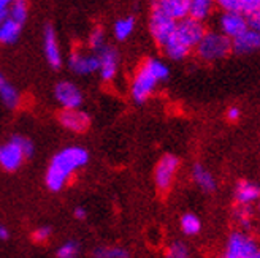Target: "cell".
I'll return each instance as SVG.
<instances>
[{
    "mask_svg": "<svg viewBox=\"0 0 260 258\" xmlns=\"http://www.w3.org/2000/svg\"><path fill=\"white\" fill-rule=\"evenodd\" d=\"M205 32L206 30H205L203 21L193 19L190 16H186L183 19L176 21L173 33L162 46L164 53L172 60L186 59L192 53V49H195V46L199 45Z\"/></svg>",
    "mask_w": 260,
    "mask_h": 258,
    "instance_id": "cell-1",
    "label": "cell"
},
{
    "mask_svg": "<svg viewBox=\"0 0 260 258\" xmlns=\"http://www.w3.org/2000/svg\"><path fill=\"white\" fill-rule=\"evenodd\" d=\"M89 160V154L83 148H65L53 157L46 171V186L51 192H59L69 177L84 166Z\"/></svg>",
    "mask_w": 260,
    "mask_h": 258,
    "instance_id": "cell-2",
    "label": "cell"
},
{
    "mask_svg": "<svg viewBox=\"0 0 260 258\" xmlns=\"http://www.w3.org/2000/svg\"><path fill=\"white\" fill-rule=\"evenodd\" d=\"M170 76V70L157 59H148L132 83V97L137 103H145L154 92L159 81H165Z\"/></svg>",
    "mask_w": 260,
    "mask_h": 258,
    "instance_id": "cell-3",
    "label": "cell"
},
{
    "mask_svg": "<svg viewBox=\"0 0 260 258\" xmlns=\"http://www.w3.org/2000/svg\"><path fill=\"white\" fill-rule=\"evenodd\" d=\"M195 51L205 62L222 60L232 53V38L222 32H205L199 45L195 46Z\"/></svg>",
    "mask_w": 260,
    "mask_h": 258,
    "instance_id": "cell-4",
    "label": "cell"
},
{
    "mask_svg": "<svg viewBox=\"0 0 260 258\" xmlns=\"http://www.w3.org/2000/svg\"><path fill=\"white\" fill-rule=\"evenodd\" d=\"M258 250L257 242L252 236L235 231L227 239L224 256L225 258H254L255 252Z\"/></svg>",
    "mask_w": 260,
    "mask_h": 258,
    "instance_id": "cell-5",
    "label": "cell"
},
{
    "mask_svg": "<svg viewBox=\"0 0 260 258\" xmlns=\"http://www.w3.org/2000/svg\"><path fill=\"white\" fill-rule=\"evenodd\" d=\"M175 25H176V21L173 18L165 15L159 7H155L152 4V11H151V18H149V30H151L154 42L160 48L165 45V42L173 33Z\"/></svg>",
    "mask_w": 260,
    "mask_h": 258,
    "instance_id": "cell-6",
    "label": "cell"
},
{
    "mask_svg": "<svg viewBox=\"0 0 260 258\" xmlns=\"http://www.w3.org/2000/svg\"><path fill=\"white\" fill-rule=\"evenodd\" d=\"M178 168H179V159L172 156V154H165L159 160L157 166H155V173H154V180L159 190L165 192L172 187Z\"/></svg>",
    "mask_w": 260,
    "mask_h": 258,
    "instance_id": "cell-7",
    "label": "cell"
},
{
    "mask_svg": "<svg viewBox=\"0 0 260 258\" xmlns=\"http://www.w3.org/2000/svg\"><path fill=\"white\" fill-rule=\"evenodd\" d=\"M249 27L248 24V16L243 15V13H237V11H224L219 18V29L224 35H227L229 38L237 36L238 33H241L243 30H246Z\"/></svg>",
    "mask_w": 260,
    "mask_h": 258,
    "instance_id": "cell-8",
    "label": "cell"
},
{
    "mask_svg": "<svg viewBox=\"0 0 260 258\" xmlns=\"http://www.w3.org/2000/svg\"><path fill=\"white\" fill-rule=\"evenodd\" d=\"M257 49H260V32L252 27H248L232 38V53L251 54Z\"/></svg>",
    "mask_w": 260,
    "mask_h": 258,
    "instance_id": "cell-9",
    "label": "cell"
},
{
    "mask_svg": "<svg viewBox=\"0 0 260 258\" xmlns=\"http://www.w3.org/2000/svg\"><path fill=\"white\" fill-rule=\"evenodd\" d=\"M54 95L63 108H80L83 103L81 90L69 81L59 83L54 89Z\"/></svg>",
    "mask_w": 260,
    "mask_h": 258,
    "instance_id": "cell-10",
    "label": "cell"
},
{
    "mask_svg": "<svg viewBox=\"0 0 260 258\" xmlns=\"http://www.w3.org/2000/svg\"><path fill=\"white\" fill-rule=\"evenodd\" d=\"M100 54H99V71L102 80L105 81H111L116 73H118V53L110 48V46H102L100 49Z\"/></svg>",
    "mask_w": 260,
    "mask_h": 258,
    "instance_id": "cell-11",
    "label": "cell"
},
{
    "mask_svg": "<svg viewBox=\"0 0 260 258\" xmlns=\"http://www.w3.org/2000/svg\"><path fill=\"white\" fill-rule=\"evenodd\" d=\"M60 124L72 132H84L90 124V118L78 108H65L59 114Z\"/></svg>",
    "mask_w": 260,
    "mask_h": 258,
    "instance_id": "cell-12",
    "label": "cell"
},
{
    "mask_svg": "<svg viewBox=\"0 0 260 258\" xmlns=\"http://www.w3.org/2000/svg\"><path fill=\"white\" fill-rule=\"evenodd\" d=\"M24 159L25 156L22 149L13 139L4 148H0V165H2V168L7 171H16Z\"/></svg>",
    "mask_w": 260,
    "mask_h": 258,
    "instance_id": "cell-13",
    "label": "cell"
},
{
    "mask_svg": "<svg viewBox=\"0 0 260 258\" xmlns=\"http://www.w3.org/2000/svg\"><path fill=\"white\" fill-rule=\"evenodd\" d=\"M45 54L51 67L56 70L60 68L62 57H60V51H59L57 38H56V32L53 29V25H46V29H45Z\"/></svg>",
    "mask_w": 260,
    "mask_h": 258,
    "instance_id": "cell-14",
    "label": "cell"
},
{
    "mask_svg": "<svg viewBox=\"0 0 260 258\" xmlns=\"http://www.w3.org/2000/svg\"><path fill=\"white\" fill-rule=\"evenodd\" d=\"M154 5L175 21L189 16V0H154Z\"/></svg>",
    "mask_w": 260,
    "mask_h": 258,
    "instance_id": "cell-15",
    "label": "cell"
},
{
    "mask_svg": "<svg viewBox=\"0 0 260 258\" xmlns=\"http://www.w3.org/2000/svg\"><path fill=\"white\" fill-rule=\"evenodd\" d=\"M260 200V187L251 180H240L235 186V201L238 204L251 206Z\"/></svg>",
    "mask_w": 260,
    "mask_h": 258,
    "instance_id": "cell-16",
    "label": "cell"
},
{
    "mask_svg": "<svg viewBox=\"0 0 260 258\" xmlns=\"http://www.w3.org/2000/svg\"><path fill=\"white\" fill-rule=\"evenodd\" d=\"M70 68L78 75H89L99 70V56H83L75 53L69 60Z\"/></svg>",
    "mask_w": 260,
    "mask_h": 258,
    "instance_id": "cell-17",
    "label": "cell"
},
{
    "mask_svg": "<svg viewBox=\"0 0 260 258\" xmlns=\"http://www.w3.org/2000/svg\"><path fill=\"white\" fill-rule=\"evenodd\" d=\"M216 5L222 8V11H237L249 16L260 8V0H216Z\"/></svg>",
    "mask_w": 260,
    "mask_h": 258,
    "instance_id": "cell-18",
    "label": "cell"
},
{
    "mask_svg": "<svg viewBox=\"0 0 260 258\" xmlns=\"http://www.w3.org/2000/svg\"><path fill=\"white\" fill-rule=\"evenodd\" d=\"M21 27H22V24L13 21V19H10L7 16V19L2 24H0V43H2V45L15 43L19 38Z\"/></svg>",
    "mask_w": 260,
    "mask_h": 258,
    "instance_id": "cell-19",
    "label": "cell"
},
{
    "mask_svg": "<svg viewBox=\"0 0 260 258\" xmlns=\"http://www.w3.org/2000/svg\"><path fill=\"white\" fill-rule=\"evenodd\" d=\"M192 177L195 180V184H197L202 190L205 192H214L216 190V179L214 176L208 171L205 166L202 165H195L193 170H192Z\"/></svg>",
    "mask_w": 260,
    "mask_h": 258,
    "instance_id": "cell-20",
    "label": "cell"
},
{
    "mask_svg": "<svg viewBox=\"0 0 260 258\" xmlns=\"http://www.w3.org/2000/svg\"><path fill=\"white\" fill-rule=\"evenodd\" d=\"M216 0H189V16L199 21H205L211 15Z\"/></svg>",
    "mask_w": 260,
    "mask_h": 258,
    "instance_id": "cell-21",
    "label": "cell"
},
{
    "mask_svg": "<svg viewBox=\"0 0 260 258\" xmlns=\"http://www.w3.org/2000/svg\"><path fill=\"white\" fill-rule=\"evenodd\" d=\"M0 98L5 103L8 108H16L19 103V94L15 89V86H11L5 76L0 73Z\"/></svg>",
    "mask_w": 260,
    "mask_h": 258,
    "instance_id": "cell-22",
    "label": "cell"
},
{
    "mask_svg": "<svg viewBox=\"0 0 260 258\" xmlns=\"http://www.w3.org/2000/svg\"><path fill=\"white\" fill-rule=\"evenodd\" d=\"M7 15L10 19L24 24V21L27 19V2L25 0H15V2H11V5L7 8Z\"/></svg>",
    "mask_w": 260,
    "mask_h": 258,
    "instance_id": "cell-23",
    "label": "cell"
},
{
    "mask_svg": "<svg viewBox=\"0 0 260 258\" xmlns=\"http://www.w3.org/2000/svg\"><path fill=\"white\" fill-rule=\"evenodd\" d=\"M181 230L187 236H195L200 233L202 230V222L195 214H184L181 217Z\"/></svg>",
    "mask_w": 260,
    "mask_h": 258,
    "instance_id": "cell-24",
    "label": "cell"
},
{
    "mask_svg": "<svg viewBox=\"0 0 260 258\" xmlns=\"http://www.w3.org/2000/svg\"><path fill=\"white\" fill-rule=\"evenodd\" d=\"M135 27V19L134 18H125L114 24V35L118 40H125V38L134 32Z\"/></svg>",
    "mask_w": 260,
    "mask_h": 258,
    "instance_id": "cell-25",
    "label": "cell"
},
{
    "mask_svg": "<svg viewBox=\"0 0 260 258\" xmlns=\"http://www.w3.org/2000/svg\"><path fill=\"white\" fill-rule=\"evenodd\" d=\"M235 218L237 222L243 227V228H249L251 222H252V212L251 208L246 204H238V208L235 211Z\"/></svg>",
    "mask_w": 260,
    "mask_h": 258,
    "instance_id": "cell-26",
    "label": "cell"
},
{
    "mask_svg": "<svg viewBox=\"0 0 260 258\" xmlns=\"http://www.w3.org/2000/svg\"><path fill=\"white\" fill-rule=\"evenodd\" d=\"M167 256H170V258H187L189 256V249L183 242H173L167 250Z\"/></svg>",
    "mask_w": 260,
    "mask_h": 258,
    "instance_id": "cell-27",
    "label": "cell"
},
{
    "mask_svg": "<svg viewBox=\"0 0 260 258\" xmlns=\"http://www.w3.org/2000/svg\"><path fill=\"white\" fill-rule=\"evenodd\" d=\"M80 252V246H78L76 242L70 241V242H65L63 246L57 250V256L59 258H73L78 255Z\"/></svg>",
    "mask_w": 260,
    "mask_h": 258,
    "instance_id": "cell-28",
    "label": "cell"
},
{
    "mask_svg": "<svg viewBox=\"0 0 260 258\" xmlns=\"http://www.w3.org/2000/svg\"><path fill=\"white\" fill-rule=\"evenodd\" d=\"M95 256H103V258H127L128 253L124 249H99L95 252Z\"/></svg>",
    "mask_w": 260,
    "mask_h": 258,
    "instance_id": "cell-29",
    "label": "cell"
},
{
    "mask_svg": "<svg viewBox=\"0 0 260 258\" xmlns=\"http://www.w3.org/2000/svg\"><path fill=\"white\" fill-rule=\"evenodd\" d=\"M15 143L22 149L24 152V156L25 157H32V154H34V144H32V141L27 139V138H24V136H13L11 138Z\"/></svg>",
    "mask_w": 260,
    "mask_h": 258,
    "instance_id": "cell-30",
    "label": "cell"
},
{
    "mask_svg": "<svg viewBox=\"0 0 260 258\" xmlns=\"http://www.w3.org/2000/svg\"><path fill=\"white\" fill-rule=\"evenodd\" d=\"M103 36H105V33H103V30L100 27L94 29V32L90 33L89 36V43H90V48L94 49H100L103 46Z\"/></svg>",
    "mask_w": 260,
    "mask_h": 258,
    "instance_id": "cell-31",
    "label": "cell"
},
{
    "mask_svg": "<svg viewBox=\"0 0 260 258\" xmlns=\"http://www.w3.org/2000/svg\"><path fill=\"white\" fill-rule=\"evenodd\" d=\"M49 236H51V228L43 227V228L35 230V233H34V241H37V242H45V241L49 239Z\"/></svg>",
    "mask_w": 260,
    "mask_h": 258,
    "instance_id": "cell-32",
    "label": "cell"
},
{
    "mask_svg": "<svg viewBox=\"0 0 260 258\" xmlns=\"http://www.w3.org/2000/svg\"><path fill=\"white\" fill-rule=\"evenodd\" d=\"M248 24H249V27H252L257 32H260V8L255 10L252 15L248 16Z\"/></svg>",
    "mask_w": 260,
    "mask_h": 258,
    "instance_id": "cell-33",
    "label": "cell"
},
{
    "mask_svg": "<svg viewBox=\"0 0 260 258\" xmlns=\"http://www.w3.org/2000/svg\"><path fill=\"white\" fill-rule=\"evenodd\" d=\"M240 116H241L240 108H237V106L229 108V111H227V119H229V121L235 122V121H238V119H240Z\"/></svg>",
    "mask_w": 260,
    "mask_h": 258,
    "instance_id": "cell-34",
    "label": "cell"
},
{
    "mask_svg": "<svg viewBox=\"0 0 260 258\" xmlns=\"http://www.w3.org/2000/svg\"><path fill=\"white\" fill-rule=\"evenodd\" d=\"M86 209H83V208H76L75 209V217L76 218H80V220H83V218H86Z\"/></svg>",
    "mask_w": 260,
    "mask_h": 258,
    "instance_id": "cell-35",
    "label": "cell"
},
{
    "mask_svg": "<svg viewBox=\"0 0 260 258\" xmlns=\"http://www.w3.org/2000/svg\"><path fill=\"white\" fill-rule=\"evenodd\" d=\"M10 238V233H8V230L5 228V227H2L0 225V239L2 241H7Z\"/></svg>",
    "mask_w": 260,
    "mask_h": 258,
    "instance_id": "cell-36",
    "label": "cell"
},
{
    "mask_svg": "<svg viewBox=\"0 0 260 258\" xmlns=\"http://www.w3.org/2000/svg\"><path fill=\"white\" fill-rule=\"evenodd\" d=\"M11 2H15V0H0V10H7Z\"/></svg>",
    "mask_w": 260,
    "mask_h": 258,
    "instance_id": "cell-37",
    "label": "cell"
},
{
    "mask_svg": "<svg viewBox=\"0 0 260 258\" xmlns=\"http://www.w3.org/2000/svg\"><path fill=\"white\" fill-rule=\"evenodd\" d=\"M7 16H8L7 15V10H0V24H2L7 19Z\"/></svg>",
    "mask_w": 260,
    "mask_h": 258,
    "instance_id": "cell-38",
    "label": "cell"
},
{
    "mask_svg": "<svg viewBox=\"0 0 260 258\" xmlns=\"http://www.w3.org/2000/svg\"><path fill=\"white\" fill-rule=\"evenodd\" d=\"M254 258H260V249H258V250L255 252V255H254Z\"/></svg>",
    "mask_w": 260,
    "mask_h": 258,
    "instance_id": "cell-39",
    "label": "cell"
},
{
    "mask_svg": "<svg viewBox=\"0 0 260 258\" xmlns=\"http://www.w3.org/2000/svg\"><path fill=\"white\" fill-rule=\"evenodd\" d=\"M258 212H260V200H258Z\"/></svg>",
    "mask_w": 260,
    "mask_h": 258,
    "instance_id": "cell-40",
    "label": "cell"
}]
</instances>
